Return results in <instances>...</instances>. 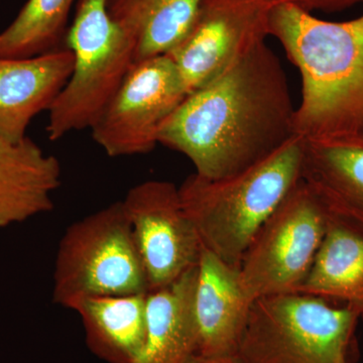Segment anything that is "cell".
<instances>
[{
    "mask_svg": "<svg viewBox=\"0 0 363 363\" xmlns=\"http://www.w3.org/2000/svg\"><path fill=\"white\" fill-rule=\"evenodd\" d=\"M108 0H77L65 47L74 55L68 82L49 111L52 142L92 128L135 65L130 38L112 20Z\"/></svg>",
    "mask_w": 363,
    "mask_h": 363,
    "instance_id": "cell-4",
    "label": "cell"
},
{
    "mask_svg": "<svg viewBox=\"0 0 363 363\" xmlns=\"http://www.w3.org/2000/svg\"><path fill=\"white\" fill-rule=\"evenodd\" d=\"M274 6L269 0H201L185 37L168 54L188 94L266 43Z\"/></svg>",
    "mask_w": 363,
    "mask_h": 363,
    "instance_id": "cell-9",
    "label": "cell"
},
{
    "mask_svg": "<svg viewBox=\"0 0 363 363\" xmlns=\"http://www.w3.org/2000/svg\"><path fill=\"white\" fill-rule=\"evenodd\" d=\"M147 294L86 298L74 307L88 348L107 363H135L147 334Z\"/></svg>",
    "mask_w": 363,
    "mask_h": 363,
    "instance_id": "cell-16",
    "label": "cell"
},
{
    "mask_svg": "<svg viewBox=\"0 0 363 363\" xmlns=\"http://www.w3.org/2000/svg\"><path fill=\"white\" fill-rule=\"evenodd\" d=\"M73 68L67 47L32 58H0V136L11 143L26 138L30 121L50 111Z\"/></svg>",
    "mask_w": 363,
    "mask_h": 363,
    "instance_id": "cell-12",
    "label": "cell"
},
{
    "mask_svg": "<svg viewBox=\"0 0 363 363\" xmlns=\"http://www.w3.org/2000/svg\"><path fill=\"white\" fill-rule=\"evenodd\" d=\"M274 6L286 4L300 7L306 11H338L362 4L363 0H269Z\"/></svg>",
    "mask_w": 363,
    "mask_h": 363,
    "instance_id": "cell-20",
    "label": "cell"
},
{
    "mask_svg": "<svg viewBox=\"0 0 363 363\" xmlns=\"http://www.w3.org/2000/svg\"><path fill=\"white\" fill-rule=\"evenodd\" d=\"M269 35L302 77L295 135L304 140L363 136V16L328 21L292 4H277Z\"/></svg>",
    "mask_w": 363,
    "mask_h": 363,
    "instance_id": "cell-2",
    "label": "cell"
},
{
    "mask_svg": "<svg viewBox=\"0 0 363 363\" xmlns=\"http://www.w3.org/2000/svg\"><path fill=\"white\" fill-rule=\"evenodd\" d=\"M295 111L281 62L264 43L188 94L157 138L187 157L195 174L217 180L250 168L292 140Z\"/></svg>",
    "mask_w": 363,
    "mask_h": 363,
    "instance_id": "cell-1",
    "label": "cell"
},
{
    "mask_svg": "<svg viewBox=\"0 0 363 363\" xmlns=\"http://www.w3.org/2000/svg\"><path fill=\"white\" fill-rule=\"evenodd\" d=\"M328 211L303 179L264 221L241 259L250 300L298 294L326 233Z\"/></svg>",
    "mask_w": 363,
    "mask_h": 363,
    "instance_id": "cell-7",
    "label": "cell"
},
{
    "mask_svg": "<svg viewBox=\"0 0 363 363\" xmlns=\"http://www.w3.org/2000/svg\"><path fill=\"white\" fill-rule=\"evenodd\" d=\"M302 179L331 217L363 233V136L304 140Z\"/></svg>",
    "mask_w": 363,
    "mask_h": 363,
    "instance_id": "cell-13",
    "label": "cell"
},
{
    "mask_svg": "<svg viewBox=\"0 0 363 363\" xmlns=\"http://www.w3.org/2000/svg\"><path fill=\"white\" fill-rule=\"evenodd\" d=\"M188 92L168 55L135 62L91 128L94 142L111 157L149 154L161 126Z\"/></svg>",
    "mask_w": 363,
    "mask_h": 363,
    "instance_id": "cell-8",
    "label": "cell"
},
{
    "mask_svg": "<svg viewBox=\"0 0 363 363\" xmlns=\"http://www.w3.org/2000/svg\"><path fill=\"white\" fill-rule=\"evenodd\" d=\"M197 267L198 264L169 286L147 292L145 342L135 363H185L197 353Z\"/></svg>",
    "mask_w": 363,
    "mask_h": 363,
    "instance_id": "cell-15",
    "label": "cell"
},
{
    "mask_svg": "<svg viewBox=\"0 0 363 363\" xmlns=\"http://www.w3.org/2000/svg\"><path fill=\"white\" fill-rule=\"evenodd\" d=\"M253 303L241 284L240 269L203 247L195 289L197 353L236 354Z\"/></svg>",
    "mask_w": 363,
    "mask_h": 363,
    "instance_id": "cell-11",
    "label": "cell"
},
{
    "mask_svg": "<svg viewBox=\"0 0 363 363\" xmlns=\"http://www.w3.org/2000/svg\"><path fill=\"white\" fill-rule=\"evenodd\" d=\"M75 1L28 0L13 23L0 33V58H32L63 48Z\"/></svg>",
    "mask_w": 363,
    "mask_h": 363,
    "instance_id": "cell-19",
    "label": "cell"
},
{
    "mask_svg": "<svg viewBox=\"0 0 363 363\" xmlns=\"http://www.w3.org/2000/svg\"><path fill=\"white\" fill-rule=\"evenodd\" d=\"M298 294L342 303L363 316V233L328 214L326 233Z\"/></svg>",
    "mask_w": 363,
    "mask_h": 363,
    "instance_id": "cell-17",
    "label": "cell"
},
{
    "mask_svg": "<svg viewBox=\"0 0 363 363\" xmlns=\"http://www.w3.org/2000/svg\"><path fill=\"white\" fill-rule=\"evenodd\" d=\"M362 317L350 307L304 294L272 296L252 304L241 339V363H350Z\"/></svg>",
    "mask_w": 363,
    "mask_h": 363,
    "instance_id": "cell-6",
    "label": "cell"
},
{
    "mask_svg": "<svg viewBox=\"0 0 363 363\" xmlns=\"http://www.w3.org/2000/svg\"><path fill=\"white\" fill-rule=\"evenodd\" d=\"M52 301L67 309L86 298L149 292L147 272L123 201L72 223L60 240Z\"/></svg>",
    "mask_w": 363,
    "mask_h": 363,
    "instance_id": "cell-5",
    "label": "cell"
},
{
    "mask_svg": "<svg viewBox=\"0 0 363 363\" xmlns=\"http://www.w3.org/2000/svg\"><path fill=\"white\" fill-rule=\"evenodd\" d=\"M185 363H241L238 353L231 355H203L195 353Z\"/></svg>",
    "mask_w": 363,
    "mask_h": 363,
    "instance_id": "cell-21",
    "label": "cell"
},
{
    "mask_svg": "<svg viewBox=\"0 0 363 363\" xmlns=\"http://www.w3.org/2000/svg\"><path fill=\"white\" fill-rule=\"evenodd\" d=\"M303 150L304 140L294 136L271 156L233 176L187 177L179 193L203 247L240 269L255 234L302 179Z\"/></svg>",
    "mask_w": 363,
    "mask_h": 363,
    "instance_id": "cell-3",
    "label": "cell"
},
{
    "mask_svg": "<svg viewBox=\"0 0 363 363\" xmlns=\"http://www.w3.org/2000/svg\"><path fill=\"white\" fill-rule=\"evenodd\" d=\"M121 201L147 272L150 291L169 286L197 266L202 242L184 210L175 184L143 182L130 188Z\"/></svg>",
    "mask_w": 363,
    "mask_h": 363,
    "instance_id": "cell-10",
    "label": "cell"
},
{
    "mask_svg": "<svg viewBox=\"0 0 363 363\" xmlns=\"http://www.w3.org/2000/svg\"><path fill=\"white\" fill-rule=\"evenodd\" d=\"M61 179L58 159L28 136L20 143L0 136V227L51 211Z\"/></svg>",
    "mask_w": 363,
    "mask_h": 363,
    "instance_id": "cell-14",
    "label": "cell"
},
{
    "mask_svg": "<svg viewBox=\"0 0 363 363\" xmlns=\"http://www.w3.org/2000/svg\"><path fill=\"white\" fill-rule=\"evenodd\" d=\"M201 0H108L112 20L130 38L136 62L168 55L185 37Z\"/></svg>",
    "mask_w": 363,
    "mask_h": 363,
    "instance_id": "cell-18",
    "label": "cell"
}]
</instances>
